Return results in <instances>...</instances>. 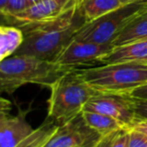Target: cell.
<instances>
[{
    "mask_svg": "<svg viewBox=\"0 0 147 147\" xmlns=\"http://www.w3.org/2000/svg\"><path fill=\"white\" fill-rule=\"evenodd\" d=\"M8 0H0V12H2L7 6Z\"/></svg>",
    "mask_w": 147,
    "mask_h": 147,
    "instance_id": "obj_24",
    "label": "cell"
},
{
    "mask_svg": "<svg viewBox=\"0 0 147 147\" xmlns=\"http://www.w3.org/2000/svg\"><path fill=\"white\" fill-rule=\"evenodd\" d=\"M57 124L45 120V122L40 127L34 129L32 134L19 143L16 147H43L45 143L51 139L53 133L57 130Z\"/></svg>",
    "mask_w": 147,
    "mask_h": 147,
    "instance_id": "obj_16",
    "label": "cell"
},
{
    "mask_svg": "<svg viewBox=\"0 0 147 147\" xmlns=\"http://www.w3.org/2000/svg\"><path fill=\"white\" fill-rule=\"evenodd\" d=\"M146 13H147V11H146Z\"/></svg>",
    "mask_w": 147,
    "mask_h": 147,
    "instance_id": "obj_26",
    "label": "cell"
},
{
    "mask_svg": "<svg viewBox=\"0 0 147 147\" xmlns=\"http://www.w3.org/2000/svg\"><path fill=\"white\" fill-rule=\"evenodd\" d=\"M147 11V4H128L90 22H85L75 35L76 40L112 43L132 20Z\"/></svg>",
    "mask_w": 147,
    "mask_h": 147,
    "instance_id": "obj_5",
    "label": "cell"
},
{
    "mask_svg": "<svg viewBox=\"0 0 147 147\" xmlns=\"http://www.w3.org/2000/svg\"><path fill=\"white\" fill-rule=\"evenodd\" d=\"M129 147H147V135L135 129H130Z\"/></svg>",
    "mask_w": 147,
    "mask_h": 147,
    "instance_id": "obj_19",
    "label": "cell"
},
{
    "mask_svg": "<svg viewBox=\"0 0 147 147\" xmlns=\"http://www.w3.org/2000/svg\"><path fill=\"white\" fill-rule=\"evenodd\" d=\"M131 129H135V130L147 135V120H141L140 119Z\"/></svg>",
    "mask_w": 147,
    "mask_h": 147,
    "instance_id": "obj_22",
    "label": "cell"
},
{
    "mask_svg": "<svg viewBox=\"0 0 147 147\" xmlns=\"http://www.w3.org/2000/svg\"><path fill=\"white\" fill-rule=\"evenodd\" d=\"M71 69L34 57L13 55L0 63V90L11 95L27 84L51 87Z\"/></svg>",
    "mask_w": 147,
    "mask_h": 147,
    "instance_id": "obj_2",
    "label": "cell"
},
{
    "mask_svg": "<svg viewBox=\"0 0 147 147\" xmlns=\"http://www.w3.org/2000/svg\"><path fill=\"white\" fill-rule=\"evenodd\" d=\"M33 131L25 119V113L17 116H10L7 112L0 114V147H16Z\"/></svg>",
    "mask_w": 147,
    "mask_h": 147,
    "instance_id": "obj_10",
    "label": "cell"
},
{
    "mask_svg": "<svg viewBox=\"0 0 147 147\" xmlns=\"http://www.w3.org/2000/svg\"><path fill=\"white\" fill-rule=\"evenodd\" d=\"M123 5L134 4V3H140V4H147V0H119Z\"/></svg>",
    "mask_w": 147,
    "mask_h": 147,
    "instance_id": "obj_23",
    "label": "cell"
},
{
    "mask_svg": "<svg viewBox=\"0 0 147 147\" xmlns=\"http://www.w3.org/2000/svg\"><path fill=\"white\" fill-rule=\"evenodd\" d=\"M113 49L112 43H95L73 39L55 59V63L63 67H77L93 61H102Z\"/></svg>",
    "mask_w": 147,
    "mask_h": 147,
    "instance_id": "obj_8",
    "label": "cell"
},
{
    "mask_svg": "<svg viewBox=\"0 0 147 147\" xmlns=\"http://www.w3.org/2000/svg\"><path fill=\"white\" fill-rule=\"evenodd\" d=\"M78 5V0H41L7 21L13 24H37L55 20ZM19 25V26H20Z\"/></svg>",
    "mask_w": 147,
    "mask_h": 147,
    "instance_id": "obj_9",
    "label": "cell"
},
{
    "mask_svg": "<svg viewBox=\"0 0 147 147\" xmlns=\"http://www.w3.org/2000/svg\"><path fill=\"white\" fill-rule=\"evenodd\" d=\"M49 88L47 121L59 126L80 116L89 100L99 93L87 84L77 67L63 74Z\"/></svg>",
    "mask_w": 147,
    "mask_h": 147,
    "instance_id": "obj_3",
    "label": "cell"
},
{
    "mask_svg": "<svg viewBox=\"0 0 147 147\" xmlns=\"http://www.w3.org/2000/svg\"><path fill=\"white\" fill-rule=\"evenodd\" d=\"M124 6L119 0H78V9L86 22L102 17Z\"/></svg>",
    "mask_w": 147,
    "mask_h": 147,
    "instance_id": "obj_12",
    "label": "cell"
},
{
    "mask_svg": "<svg viewBox=\"0 0 147 147\" xmlns=\"http://www.w3.org/2000/svg\"><path fill=\"white\" fill-rule=\"evenodd\" d=\"M85 22L77 5L55 20L20 25L18 27L24 33V41L15 55L55 61Z\"/></svg>",
    "mask_w": 147,
    "mask_h": 147,
    "instance_id": "obj_1",
    "label": "cell"
},
{
    "mask_svg": "<svg viewBox=\"0 0 147 147\" xmlns=\"http://www.w3.org/2000/svg\"><path fill=\"white\" fill-rule=\"evenodd\" d=\"M131 95L137 99H147V84L134 90L131 93Z\"/></svg>",
    "mask_w": 147,
    "mask_h": 147,
    "instance_id": "obj_21",
    "label": "cell"
},
{
    "mask_svg": "<svg viewBox=\"0 0 147 147\" xmlns=\"http://www.w3.org/2000/svg\"><path fill=\"white\" fill-rule=\"evenodd\" d=\"M24 41L22 29L15 25L0 26V61L15 55Z\"/></svg>",
    "mask_w": 147,
    "mask_h": 147,
    "instance_id": "obj_13",
    "label": "cell"
},
{
    "mask_svg": "<svg viewBox=\"0 0 147 147\" xmlns=\"http://www.w3.org/2000/svg\"><path fill=\"white\" fill-rule=\"evenodd\" d=\"M130 129L122 128L106 136L100 137L94 147H129Z\"/></svg>",
    "mask_w": 147,
    "mask_h": 147,
    "instance_id": "obj_17",
    "label": "cell"
},
{
    "mask_svg": "<svg viewBox=\"0 0 147 147\" xmlns=\"http://www.w3.org/2000/svg\"><path fill=\"white\" fill-rule=\"evenodd\" d=\"M26 1H27V3L29 4V6H32V5H34V4H36V3L40 2L41 0H26Z\"/></svg>",
    "mask_w": 147,
    "mask_h": 147,
    "instance_id": "obj_25",
    "label": "cell"
},
{
    "mask_svg": "<svg viewBox=\"0 0 147 147\" xmlns=\"http://www.w3.org/2000/svg\"><path fill=\"white\" fill-rule=\"evenodd\" d=\"M84 111L108 115L128 129L140 120L136 112V98L129 93H98L89 100Z\"/></svg>",
    "mask_w": 147,
    "mask_h": 147,
    "instance_id": "obj_6",
    "label": "cell"
},
{
    "mask_svg": "<svg viewBox=\"0 0 147 147\" xmlns=\"http://www.w3.org/2000/svg\"><path fill=\"white\" fill-rule=\"evenodd\" d=\"M87 84L99 93H131L147 84V63H110L80 69Z\"/></svg>",
    "mask_w": 147,
    "mask_h": 147,
    "instance_id": "obj_4",
    "label": "cell"
},
{
    "mask_svg": "<svg viewBox=\"0 0 147 147\" xmlns=\"http://www.w3.org/2000/svg\"><path fill=\"white\" fill-rule=\"evenodd\" d=\"M147 39V13H143L132 20L114 39L113 47H121L128 43Z\"/></svg>",
    "mask_w": 147,
    "mask_h": 147,
    "instance_id": "obj_14",
    "label": "cell"
},
{
    "mask_svg": "<svg viewBox=\"0 0 147 147\" xmlns=\"http://www.w3.org/2000/svg\"><path fill=\"white\" fill-rule=\"evenodd\" d=\"M130 61L147 63V39L114 47L101 63L103 65H110Z\"/></svg>",
    "mask_w": 147,
    "mask_h": 147,
    "instance_id": "obj_11",
    "label": "cell"
},
{
    "mask_svg": "<svg viewBox=\"0 0 147 147\" xmlns=\"http://www.w3.org/2000/svg\"><path fill=\"white\" fill-rule=\"evenodd\" d=\"M81 115H82V118L84 119L85 123L92 130L98 133L101 137L109 135L122 128H126L119 121L108 116V115L97 112H90V111H83Z\"/></svg>",
    "mask_w": 147,
    "mask_h": 147,
    "instance_id": "obj_15",
    "label": "cell"
},
{
    "mask_svg": "<svg viewBox=\"0 0 147 147\" xmlns=\"http://www.w3.org/2000/svg\"><path fill=\"white\" fill-rule=\"evenodd\" d=\"M29 6L26 0H8L7 6L4 10L1 12V15L4 17L6 20L11 18L14 15L26 10Z\"/></svg>",
    "mask_w": 147,
    "mask_h": 147,
    "instance_id": "obj_18",
    "label": "cell"
},
{
    "mask_svg": "<svg viewBox=\"0 0 147 147\" xmlns=\"http://www.w3.org/2000/svg\"><path fill=\"white\" fill-rule=\"evenodd\" d=\"M137 116L141 120H147V99L136 98Z\"/></svg>",
    "mask_w": 147,
    "mask_h": 147,
    "instance_id": "obj_20",
    "label": "cell"
},
{
    "mask_svg": "<svg viewBox=\"0 0 147 147\" xmlns=\"http://www.w3.org/2000/svg\"><path fill=\"white\" fill-rule=\"evenodd\" d=\"M100 137L85 123L80 115L59 126L43 147H94Z\"/></svg>",
    "mask_w": 147,
    "mask_h": 147,
    "instance_id": "obj_7",
    "label": "cell"
}]
</instances>
